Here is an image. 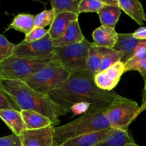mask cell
Segmentation results:
<instances>
[{
	"label": "cell",
	"instance_id": "5b68a950",
	"mask_svg": "<svg viewBox=\"0 0 146 146\" xmlns=\"http://www.w3.org/2000/svg\"><path fill=\"white\" fill-rule=\"evenodd\" d=\"M52 60L24 58L12 55L0 64V79L24 81L39 71Z\"/></svg>",
	"mask_w": 146,
	"mask_h": 146
},
{
	"label": "cell",
	"instance_id": "5bb4252c",
	"mask_svg": "<svg viewBox=\"0 0 146 146\" xmlns=\"http://www.w3.org/2000/svg\"><path fill=\"white\" fill-rule=\"evenodd\" d=\"M92 36L94 45L113 49L118 41V34L115 29L101 26L94 30Z\"/></svg>",
	"mask_w": 146,
	"mask_h": 146
},
{
	"label": "cell",
	"instance_id": "1f68e13d",
	"mask_svg": "<svg viewBox=\"0 0 146 146\" xmlns=\"http://www.w3.org/2000/svg\"><path fill=\"white\" fill-rule=\"evenodd\" d=\"M134 38L138 40H146V27H141L133 33Z\"/></svg>",
	"mask_w": 146,
	"mask_h": 146
},
{
	"label": "cell",
	"instance_id": "83f0119b",
	"mask_svg": "<svg viewBox=\"0 0 146 146\" xmlns=\"http://www.w3.org/2000/svg\"><path fill=\"white\" fill-rule=\"evenodd\" d=\"M15 47L16 44L10 42L5 36L0 34V64L13 55Z\"/></svg>",
	"mask_w": 146,
	"mask_h": 146
},
{
	"label": "cell",
	"instance_id": "7402d4cb",
	"mask_svg": "<svg viewBox=\"0 0 146 146\" xmlns=\"http://www.w3.org/2000/svg\"><path fill=\"white\" fill-rule=\"evenodd\" d=\"M133 142L128 130H116L109 137L95 146H131Z\"/></svg>",
	"mask_w": 146,
	"mask_h": 146
},
{
	"label": "cell",
	"instance_id": "4dcf8cb0",
	"mask_svg": "<svg viewBox=\"0 0 146 146\" xmlns=\"http://www.w3.org/2000/svg\"><path fill=\"white\" fill-rule=\"evenodd\" d=\"M0 146H22V145L19 135L12 133L0 138Z\"/></svg>",
	"mask_w": 146,
	"mask_h": 146
},
{
	"label": "cell",
	"instance_id": "7c38bea8",
	"mask_svg": "<svg viewBox=\"0 0 146 146\" xmlns=\"http://www.w3.org/2000/svg\"><path fill=\"white\" fill-rule=\"evenodd\" d=\"M144 40H138L134 38L133 34H118V41L113 49L123 54L122 62L125 64L134 56L135 50Z\"/></svg>",
	"mask_w": 146,
	"mask_h": 146
},
{
	"label": "cell",
	"instance_id": "4fadbf2b",
	"mask_svg": "<svg viewBox=\"0 0 146 146\" xmlns=\"http://www.w3.org/2000/svg\"><path fill=\"white\" fill-rule=\"evenodd\" d=\"M84 38L85 36L81 31L78 19L73 21L68 26L65 32L60 38L53 41V46L55 48L67 46L81 42Z\"/></svg>",
	"mask_w": 146,
	"mask_h": 146
},
{
	"label": "cell",
	"instance_id": "d4e9b609",
	"mask_svg": "<svg viewBox=\"0 0 146 146\" xmlns=\"http://www.w3.org/2000/svg\"><path fill=\"white\" fill-rule=\"evenodd\" d=\"M123 56L124 55L123 53L112 49L104 58L102 62H101V66H100L98 73L101 72V71H104V70L107 69V68L113 66L116 63L121 61Z\"/></svg>",
	"mask_w": 146,
	"mask_h": 146
},
{
	"label": "cell",
	"instance_id": "8fae6325",
	"mask_svg": "<svg viewBox=\"0 0 146 146\" xmlns=\"http://www.w3.org/2000/svg\"><path fill=\"white\" fill-rule=\"evenodd\" d=\"M116 130L109 128L86 134L68 140L59 146H95L113 133Z\"/></svg>",
	"mask_w": 146,
	"mask_h": 146
},
{
	"label": "cell",
	"instance_id": "6da1fadb",
	"mask_svg": "<svg viewBox=\"0 0 146 146\" xmlns=\"http://www.w3.org/2000/svg\"><path fill=\"white\" fill-rule=\"evenodd\" d=\"M48 96L68 112L78 104H88L91 112L106 111L113 102L123 97L113 91L98 88L95 84L94 76L87 71L71 74L68 81L50 93Z\"/></svg>",
	"mask_w": 146,
	"mask_h": 146
},
{
	"label": "cell",
	"instance_id": "2e32d148",
	"mask_svg": "<svg viewBox=\"0 0 146 146\" xmlns=\"http://www.w3.org/2000/svg\"><path fill=\"white\" fill-rule=\"evenodd\" d=\"M0 118L16 135H19L27 130L21 111L13 109L1 110Z\"/></svg>",
	"mask_w": 146,
	"mask_h": 146
},
{
	"label": "cell",
	"instance_id": "9a60e30c",
	"mask_svg": "<svg viewBox=\"0 0 146 146\" xmlns=\"http://www.w3.org/2000/svg\"><path fill=\"white\" fill-rule=\"evenodd\" d=\"M78 19V16L73 13H61L55 16L52 24L48 29L50 37L54 40L60 38L64 34L68 26L76 20Z\"/></svg>",
	"mask_w": 146,
	"mask_h": 146
},
{
	"label": "cell",
	"instance_id": "d6a6232c",
	"mask_svg": "<svg viewBox=\"0 0 146 146\" xmlns=\"http://www.w3.org/2000/svg\"><path fill=\"white\" fill-rule=\"evenodd\" d=\"M101 1H102L104 5L120 7L118 0H101Z\"/></svg>",
	"mask_w": 146,
	"mask_h": 146
},
{
	"label": "cell",
	"instance_id": "e0dca14e",
	"mask_svg": "<svg viewBox=\"0 0 146 146\" xmlns=\"http://www.w3.org/2000/svg\"><path fill=\"white\" fill-rule=\"evenodd\" d=\"M120 8L138 25L146 22V15L141 1L138 0H118Z\"/></svg>",
	"mask_w": 146,
	"mask_h": 146
},
{
	"label": "cell",
	"instance_id": "8992f818",
	"mask_svg": "<svg viewBox=\"0 0 146 146\" xmlns=\"http://www.w3.org/2000/svg\"><path fill=\"white\" fill-rule=\"evenodd\" d=\"M93 45L87 38L81 42L64 47H54V60L73 73L87 71V60L89 48Z\"/></svg>",
	"mask_w": 146,
	"mask_h": 146
},
{
	"label": "cell",
	"instance_id": "44dd1931",
	"mask_svg": "<svg viewBox=\"0 0 146 146\" xmlns=\"http://www.w3.org/2000/svg\"><path fill=\"white\" fill-rule=\"evenodd\" d=\"M35 16L30 14H19L14 18L9 25L8 29H14L24 33L25 35L29 34L35 27Z\"/></svg>",
	"mask_w": 146,
	"mask_h": 146
},
{
	"label": "cell",
	"instance_id": "3957f363",
	"mask_svg": "<svg viewBox=\"0 0 146 146\" xmlns=\"http://www.w3.org/2000/svg\"><path fill=\"white\" fill-rule=\"evenodd\" d=\"M111 128L105 111L84 114L64 125L54 127V146H59L71 138Z\"/></svg>",
	"mask_w": 146,
	"mask_h": 146
},
{
	"label": "cell",
	"instance_id": "ba28073f",
	"mask_svg": "<svg viewBox=\"0 0 146 146\" xmlns=\"http://www.w3.org/2000/svg\"><path fill=\"white\" fill-rule=\"evenodd\" d=\"M13 55L31 58H48L54 60V47L49 34L38 41L30 43L21 42L16 45Z\"/></svg>",
	"mask_w": 146,
	"mask_h": 146
},
{
	"label": "cell",
	"instance_id": "836d02e7",
	"mask_svg": "<svg viewBox=\"0 0 146 146\" xmlns=\"http://www.w3.org/2000/svg\"><path fill=\"white\" fill-rule=\"evenodd\" d=\"M145 110H146V102L145 103V104H142V105H141V106L140 107V110H139V113H138V115H139V114H141L142 112H143L144 111H145Z\"/></svg>",
	"mask_w": 146,
	"mask_h": 146
},
{
	"label": "cell",
	"instance_id": "d6986e66",
	"mask_svg": "<svg viewBox=\"0 0 146 146\" xmlns=\"http://www.w3.org/2000/svg\"><path fill=\"white\" fill-rule=\"evenodd\" d=\"M21 113L27 130L41 129L54 125L51 119L39 113L33 111H21Z\"/></svg>",
	"mask_w": 146,
	"mask_h": 146
},
{
	"label": "cell",
	"instance_id": "ffe728a7",
	"mask_svg": "<svg viewBox=\"0 0 146 146\" xmlns=\"http://www.w3.org/2000/svg\"><path fill=\"white\" fill-rule=\"evenodd\" d=\"M121 11L122 10L120 7L104 5L98 12L101 26L115 29Z\"/></svg>",
	"mask_w": 146,
	"mask_h": 146
},
{
	"label": "cell",
	"instance_id": "ac0fdd59",
	"mask_svg": "<svg viewBox=\"0 0 146 146\" xmlns=\"http://www.w3.org/2000/svg\"><path fill=\"white\" fill-rule=\"evenodd\" d=\"M112 49L98 47L93 44L89 48L87 60V72L93 76L98 74L100 66L106 55Z\"/></svg>",
	"mask_w": 146,
	"mask_h": 146
},
{
	"label": "cell",
	"instance_id": "484cf974",
	"mask_svg": "<svg viewBox=\"0 0 146 146\" xmlns=\"http://www.w3.org/2000/svg\"><path fill=\"white\" fill-rule=\"evenodd\" d=\"M54 18H55V13L52 9L44 10L35 16V19H34L35 27L44 28L46 26H51L54 21Z\"/></svg>",
	"mask_w": 146,
	"mask_h": 146
},
{
	"label": "cell",
	"instance_id": "f546056e",
	"mask_svg": "<svg viewBox=\"0 0 146 146\" xmlns=\"http://www.w3.org/2000/svg\"><path fill=\"white\" fill-rule=\"evenodd\" d=\"M48 29H46L44 28H39V27H34V29L29 34L26 35L25 38L21 42L23 43H30L34 41H38L48 34Z\"/></svg>",
	"mask_w": 146,
	"mask_h": 146
},
{
	"label": "cell",
	"instance_id": "7a4b0ae2",
	"mask_svg": "<svg viewBox=\"0 0 146 146\" xmlns=\"http://www.w3.org/2000/svg\"><path fill=\"white\" fill-rule=\"evenodd\" d=\"M6 91L15 101L21 111H33L39 113L52 121L54 125L60 123L59 117L68 113L57 105L47 95L39 94L19 80L0 79Z\"/></svg>",
	"mask_w": 146,
	"mask_h": 146
},
{
	"label": "cell",
	"instance_id": "603a6c76",
	"mask_svg": "<svg viewBox=\"0 0 146 146\" xmlns=\"http://www.w3.org/2000/svg\"><path fill=\"white\" fill-rule=\"evenodd\" d=\"M125 64V72L137 71L140 73L144 81V89H146V51L133 56Z\"/></svg>",
	"mask_w": 146,
	"mask_h": 146
},
{
	"label": "cell",
	"instance_id": "277c9868",
	"mask_svg": "<svg viewBox=\"0 0 146 146\" xmlns=\"http://www.w3.org/2000/svg\"><path fill=\"white\" fill-rule=\"evenodd\" d=\"M71 73L58 61L52 60L39 71L24 81L30 88L43 95H47L60 88L69 78Z\"/></svg>",
	"mask_w": 146,
	"mask_h": 146
},
{
	"label": "cell",
	"instance_id": "9c48e42d",
	"mask_svg": "<svg viewBox=\"0 0 146 146\" xmlns=\"http://www.w3.org/2000/svg\"><path fill=\"white\" fill-rule=\"evenodd\" d=\"M53 125L36 130H26L19 135L22 146H54Z\"/></svg>",
	"mask_w": 146,
	"mask_h": 146
},
{
	"label": "cell",
	"instance_id": "52a82bcc",
	"mask_svg": "<svg viewBox=\"0 0 146 146\" xmlns=\"http://www.w3.org/2000/svg\"><path fill=\"white\" fill-rule=\"evenodd\" d=\"M138 103L123 96L113 102L105 111L111 128L128 130V126L138 117L140 110Z\"/></svg>",
	"mask_w": 146,
	"mask_h": 146
},
{
	"label": "cell",
	"instance_id": "f1b7e54d",
	"mask_svg": "<svg viewBox=\"0 0 146 146\" xmlns=\"http://www.w3.org/2000/svg\"><path fill=\"white\" fill-rule=\"evenodd\" d=\"M104 6L101 0H81L79 13H98Z\"/></svg>",
	"mask_w": 146,
	"mask_h": 146
},
{
	"label": "cell",
	"instance_id": "4316f807",
	"mask_svg": "<svg viewBox=\"0 0 146 146\" xmlns=\"http://www.w3.org/2000/svg\"><path fill=\"white\" fill-rule=\"evenodd\" d=\"M4 109H13L21 111L15 101L4 90L0 83V111Z\"/></svg>",
	"mask_w": 146,
	"mask_h": 146
},
{
	"label": "cell",
	"instance_id": "e575fe53",
	"mask_svg": "<svg viewBox=\"0 0 146 146\" xmlns=\"http://www.w3.org/2000/svg\"><path fill=\"white\" fill-rule=\"evenodd\" d=\"M131 146H140V145H138V144L136 143H135V142H133V143L132 144H131Z\"/></svg>",
	"mask_w": 146,
	"mask_h": 146
},
{
	"label": "cell",
	"instance_id": "cb8c5ba5",
	"mask_svg": "<svg viewBox=\"0 0 146 146\" xmlns=\"http://www.w3.org/2000/svg\"><path fill=\"white\" fill-rule=\"evenodd\" d=\"M81 0H51L52 9L55 16L61 13H73L79 16V5Z\"/></svg>",
	"mask_w": 146,
	"mask_h": 146
},
{
	"label": "cell",
	"instance_id": "30bf717a",
	"mask_svg": "<svg viewBox=\"0 0 146 146\" xmlns=\"http://www.w3.org/2000/svg\"><path fill=\"white\" fill-rule=\"evenodd\" d=\"M124 73H125V64L122 61H119L110 68L96 74L94 76L96 85L104 91H113L118 85Z\"/></svg>",
	"mask_w": 146,
	"mask_h": 146
}]
</instances>
